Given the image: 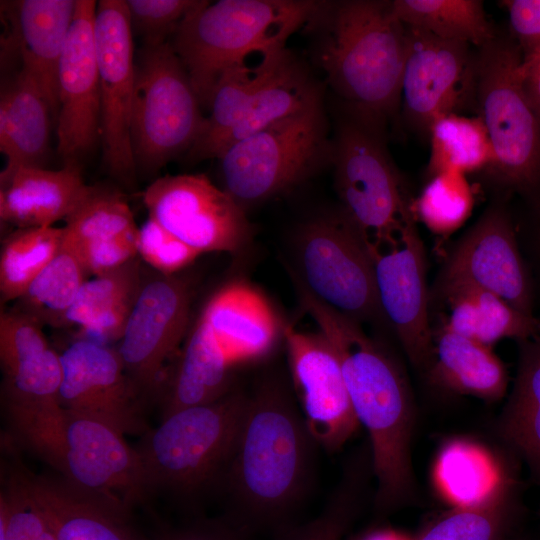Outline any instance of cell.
<instances>
[{"instance_id": "obj_9", "label": "cell", "mask_w": 540, "mask_h": 540, "mask_svg": "<svg viewBox=\"0 0 540 540\" xmlns=\"http://www.w3.org/2000/svg\"><path fill=\"white\" fill-rule=\"evenodd\" d=\"M190 78L170 42L136 60L131 145L137 172L152 175L187 154L205 120Z\"/></svg>"}, {"instance_id": "obj_19", "label": "cell", "mask_w": 540, "mask_h": 540, "mask_svg": "<svg viewBox=\"0 0 540 540\" xmlns=\"http://www.w3.org/2000/svg\"><path fill=\"white\" fill-rule=\"evenodd\" d=\"M59 404L98 419L125 434L146 433L140 389L117 352L107 344L81 338L61 354Z\"/></svg>"}, {"instance_id": "obj_18", "label": "cell", "mask_w": 540, "mask_h": 540, "mask_svg": "<svg viewBox=\"0 0 540 540\" xmlns=\"http://www.w3.org/2000/svg\"><path fill=\"white\" fill-rule=\"evenodd\" d=\"M283 335L293 386L309 432L318 446L337 451L360 425L337 355L319 331L287 326Z\"/></svg>"}, {"instance_id": "obj_29", "label": "cell", "mask_w": 540, "mask_h": 540, "mask_svg": "<svg viewBox=\"0 0 540 540\" xmlns=\"http://www.w3.org/2000/svg\"><path fill=\"white\" fill-rule=\"evenodd\" d=\"M143 286L135 259L108 273L94 276L81 287L65 317L85 339L106 344L120 340Z\"/></svg>"}, {"instance_id": "obj_42", "label": "cell", "mask_w": 540, "mask_h": 540, "mask_svg": "<svg viewBox=\"0 0 540 540\" xmlns=\"http://www.w3.org/2000/svg\"><path fill=\"white\" fill-rule=\"evenodd\" d=\"M4 375V401L58 402L63 369L60 354L52 348L25 358Z\"/></svg>"}, {"instance_id": "obj_6", "label": "cell", "mask_w": 540, "mask_h": 540, "mask_svg": "<svg viewBox=\"0 0 540 540\" xmlns=\"http://www.w3.org/2000/svg\"><path fill=\"white\" fill-rule=\"evenodd\" d=\"M248 394L233 388L209 404L176 411L135 447L147 492L191 497L219 483L231 457Z\"/></svg>"}, {"instance_id": "obj_25", "label": "cell", "mask_w": 540, "mask_h": 540, "mask_svg": "<svg viewBox=\"0 0 540 540\" xmlns=\"http://www.w3.org/2000/svg\"><path fill=\"white\" fill-rule=\"evenodd\" d=\"M289 53L286 47L252 54L220 77L202 131L186 154L191 161L214 158L221 140L240 122Z\"/></svg>"}, {"instance_id": "obj_21", "label": "cell", "mask_w": 540, "mask_h": 540, "mask_svg": "<svg viewBox=\"0 0 540 540\" xmlns=\"http://www.w3.org/2000/svg\"><path fill=\"white\" fill-rule=\"evenodd\" d=\"M11 40L21 60V72L45 97L52 115L58 114L60 60L73 23L75 0H20L6 4Z\"/></svg>"}, {"instance_id": "obj_35", "label": "cell", "mask_w": 540, "mask_h": 540, "mask_svg": "<svg viewBox=\"0 0 540 540\" xmlns=\"http://www.w3.org/2000/svg\"><path fill=\"white\" fill-rule=\"evenodd\" d=\"M65 221L62 244L73 252L136 234L139 230L123 194L101 185L89 186Z\"/></svg>"}, {"instance_id": "obj_46", "label": "cell", "mask_w": 540, "mask_h": 540, "mask_svg": "<svg viewBox=\"0 0 540 540\" xmlns=\"http://www.w3.org/2000/svg\"><path fill=\"white\" fill-rule=\"evenodd\" d=\"M42 324L32 316L13 309L0 315V361L4 372L25 358L49 347Z\"/></svg>"}, {"instance_id": "obj_28", "label": "cell", "mask_w": 540, "mask_h": 540, "mask_svg": "<svg viewBox=\"0 0 540 540\" xmlns=\"http://www.w3.org/2000/svg\"><path fill=\"white\" fill-rule=\"evenodd\" d=\"M447 307L441 324L452 332L492 347L502 339L526 340L540 332V321L501 297L472 286L435 288Z\"/></svg>"}, {"instance_id": "obj_48", "label": "cell", "mask_w": 540, "mask_h": 540, "mask_svg": "<svg viewBox=\"0 0 540 540\" xmlns=\"http://www.w3.org/2000/svg\"><path fill=\"white\" fill-rule=\"evenodd\" d=\"M249 533L228 518L202 519L166 532L156 540H248Z\"/></svg>"}, {"instance_id": "obj_14", "label": "cell", "mask_w": 540, "mask_h": 540, "mask_svg": "<svg viewBox=\"0 0 540 540\" xmlns=\"http://www.w3.org/2000/svg\"><path fill=\"white\" fill-rule=\"evenodd\" d=\"M94 29L103 159L113 177L131 184L137 174L131 145L136 60L126 2H97Z\"/></svg>"}, {"instance_id": "obj_12", "label": "cell", "mask_w": 540, "mask_h": 540, "mask_svg": "<svg viewBox=\"0 0 540 540\" xmlns=\"http://www.w3.org/2000/svg\"><path fill=\"white\" fill-rule=\"evenodd\" d=\"M416 222L411 206L396 239L370 254L382 318L412 365L426 373L433 359V329L426 253Z\"/></svg>"}, {"instance_id": "obj_2", "label": "cell", "mask_w": 540, "mask_h": 540, "mask_svg": "<svg viewBox=\"0 0 540 540\" xmlns=\"http://www.w3.org/2000/svg\"><path fill=\"white\" fill-rule=\"evenodd\" d=\"M318 446L283 384L262 381L248 394L235 445L219 483L230 519L248 532L288 526L303 501Z\"/></svg>"}, {"instance_id": "obj_26", "label": "cell", "mask_w": 540, "mask_h": 540, "mask_svg": "<svg viewBox=\"0 0 540 540\" xmlns=\"http://www.w3.org/2000/svg\"><path fill=\"white\" fill-rule=\"evenodd\" d=\"M433 384L486 401L501 399L508 375L492 347L450 331L433 330V359L426 373Z\"/></svg>"}, {"instance_id": "obj_15", "label": "cell", "mask_w": 540, "mask_h": 540, "mask_svg": "<svg viewBox=\"0 0 540 540\" xmlns=\"http://www.w3.org/2000/svg\"><path fill=\"white\" fill-rule=\"evenodd\" d=\"M407 28V49L401 81L404 120L429 136L441 116L460 113L475 100V57L471 45Z\"/></svg>"}, {"instance_id": "obj_11", "label": "cell", "mask_w": 540, "mask_h": 540, "mask_svg": "<svg viewBox=\"0 0 540 540\" xmlns=\"http://www.w3.org/2000/svg\"><path fill=\"white\" fill-rule=\"evenodd\" d=\"M383 135L346 117L333 139L331 163L340 209L370 253L396 239L413 200L389 157Z\"/></svg>"}, {"instance_id": "obj_33", "label": "cell", "mask_w": 540, "mask_h": 540, "mask_svg": "<svg viewBox=\"0 0 540 540\" xmlns=\"http://www.w3.org/2000/svg\"><path fill=\"white\" fill-rule=\"evenodd\" d=\"M392 9L406 26L436 37L481 48L496 36L478 0H394Z\"/></svg>"}, {"instance_id": "obj_7", "label": "cell", "mask_w": 540, "mask_h": 540, "mask_svg": "<svg viewBox=\"0 0 540 540\" xmlns=\"http://www.w3.org/2000/svg\"><path fill=\"white\" fill-rule=\"evenodd\" d=\"M522 52L496 36L475 57V101L493 162L486 172L503 188L529 192L540 184V119L525 90Z\"/></svg>"}, {"instance_id": "obj_13", "label": "cell", "mask_w": 540, "mask_h": 540, "mask_svg": "<svg viewBox=\"0 0 540 540\" xmlns=\"http://www.w3.org/2000/svg\"><path fill=\"white\" fill-rule=\"evenodd\" d=\"M142 198L148 217L201 254L237 253L249 241L245 210L204 174L157 178Z\"/></svg>"}, {"instance_id": "obj_4", "label": "cell", "mask_w": 540, "mask_h": 540, "mask_svg": "<svg viewBox=\"0 0 540 540\" xmlns=\"http://www.w3.org/2000/svg\"><path fill=\"white\" fill-rule=\"evenodd\" d=\"M4 402L17 441L73 488L126 514L147 494L138 453L119 430L59 402Z\"/></svg>"}, {"instance_id": "obj_31", "label": "cell", "mask_w": 540, "mask_h": 540, "mask_svg": "<svg viewBox=\"0 0 540 540\" xmlns=\"http://www.w3.org/2000/svg\"><path fill=\"white\" fill-rule=\"evenodd\" d=\"M519 345L517 373L499 431L540 484V332Z\"/></svg>"}, {"instance_id": "obj_32", "label": "cell", "mask_w": 540, "mask_h": 540, "mask_svg": "<svg viewBox=\"0 0 540 540\" xmlns=\"http://www.w3.org/2000/svg\"><path fill=\"white\" fill-rule=\"evenodd\" d=\"M322 100L321 88L290 52L240 122L221 140L214 158L233 143L260 132Z\"/></svg>"}, {"instance_id": "obj_30", "label": "cell", "mask_w": 540, "mask_h": 540, "mask_svg": "<svg viewBox=\"0 0 540 540\" xmlns=\"http://www.w3.org/2000/svg\"><path fill=\"white\" fill-rule=\"evenodd\" d=\"M51 109L37 85L23 72L0 98V150L8 168L44 167L49 152Z\"/></svg>"}, {"instance_id": "obj_50", "label": "cell", "mask_w": 540, "mask_h": 540, "mask_svg": "<svg viewBox=\"0 0 540 540\" xmlns=\"http://www.w3.org/2000/svg\"><path fill=\"white\" fill-rule=\"evenodd\" d=\"M360 540H409L403 535L389 529H379L365 535Z\"/></svg>"}, {"instance_id": "obj_43", "label": "cell", "mask_w": 540, "mask_h": 540, "mask_svg": "<svg viewBox=\"0 0 540 540\" xmlns=\"http://www.w3.org/2000/svg\"><path fill=\"white\" fill-rule=\"evenodd\" d=\"M0 527L6 540H57L46 516L13 470L1 490Z\"/></svg>"}, {"instance_id": "obj_24", "label": "cell", "mask_w": 540, "mask_h": 540, "mask_svg": "<svg viewBox=\"0 0 540 540\" xmlns=\"http://www.w3.org/2000/svg\"><path fill=\"white\" fill-rule=\"evenodd\" d=\"M81 168L4 167L0 173L1 221L30 228L54 226L66 219L89 188Z\"/></svg>"}, {"instance_id": "obj_20", "label": "cell", "mask_w": 540, "mask_h": 540, "mask_svg": "<svg viewBox=\"0 0 540 540\" xmlns=\"http://www.w3.org/2000/svg\"><path fill=\"white\" fill-rule=\"evenodd\" d=\"M192 287L179 276L143 284L116 349L140 391L153 387L188 330Z\"/></svg>"}, {"instance_id": "obj_22", "label": "cell", "mask_w": 540, "mask_h": 540, "mask_svg": "<svg viewBox=\"0 0 540 540\" xmlns=\"http://www.w3.org/2000/svg\"><path fill=\"white\" fill-rule=\"evenodd\" d=\"M14 473L46 516L57 540H147L129 524V514L73 488L62 478Z\"/></svg>"}, {"instance_id": "obj_45", "label": "cell", "mask_w": 540, "mask_h": 540, "mask_svg": "<svg viewBox=\"0 0 540 540\" xmlns=\"http://www.w3.org/2000/svg\"><path fill=\"white\" fill-rule=\"evenodd\" d=\"M138 254L165 276L176 275L201 255L150 217L138 231Z\"/></svg>"}, {"instance_id": "obj_5", "label": "cell", "mask_w": 540, "mask_h": 540, "mask_svg": "<svg viewBox=\"0 0 540 540\" xmlns=\"http://www.w3.org/2000/svg\"><path fill=\"white\" fill-rule=\"evenodd\" d=\"M322 5L308 0L200 1L179 25L171 43L202 107L220 77L250 55L286 48Z\"/></svg>"}, {"instance_id": "obj_36", "label": "cell", "mask_w": 540, "mask_h": 540, "mask_svg": "<svg viewBox=\"0 0 540 540\" xmlns=\"http://www.w3.org/2000/svg\"><path fill=\"white\" fill-rule=\"evenodd\" d=\"M435 476L455 507L483 502L508 478L483 449L464 440L451 441L441 449Z\"/></svg>"}, {"instance_id": "obj_37", "label": "cell", "mask_w": 540, "mask_h": 540, "mask_svg": "<svg viewBox=\"0 0 540 540\" xmlns=\"http://www.w3.org/2000/svg\"><path fill=\"white\" fill-rule=\"evenodd\" d=\"M370 468V456L356 454L320 514L304 524L284 527L275 540H341L359 511Z\"/></svg>"}, {"instance_id": "obj_40", "label": "cell", "mask_w": 540, "mask_h": 540, "mask_svg": "<svg viewBox=\"0 0 540 540\" xmlns=\"http://www.w3.org/2000/svg\"><path fill=\"white\" fill-rule=\"evenodd\" d=\"M513 496L514 483L507 478L486 500L472 506L455 507L417 540H501Z\"/></svg>"}, {"instance_id": "obj_41", "label": "cell", "mask_w": 540, "mask_h": 540, "mask_svg": "<svg viewBox=\"0 0 540 540\" xmlns=\"http://www.w3.org/2000/svg\"><path fill=\"white\" fill-rule=\"evenodd\" d=\"M474 194L467 176L457 172H442L429 177L412 209L417 220L432 233L448 236L470 217Z\"/></svg>"}, {"instance_id": "obj_38", "label": "cell", "mask_w": 540, "mask_h": 540, "mask_svg": "<svg viewBox=\"0 0 540 540\" xmlns=\"http://www.w3.org/2000/svg\"><path fill=\"white\" fill-rule=\"evenodd\" d=\"M63 229L55 226L18 228L2 243L0 294L7 302L19 299L60 251Z\"/></svg>"}, {"instance_id": "obj_16", "label": "cell", "mask_w": 540, "mask_h": 540, "mask_svg": "<svg viewBox=\"0 0 540 540\" xmlns=\"http://www.w3.org/2000/svg\"><path fill=\"white\" fill-rule=\"evenodd\" d=\"M466 285L489 291L533 315L531 280L507 211L488 208L449 252L435 288Z\"/></svg>"}, {"instance_id": "obj_8", "label": "cell", "mask_w": 540, "mask_h": 540, "mask_svg": "<svg viewBox=\"0 0 540 540\" xmlns=\"http://www.w3.org/2000/svg\"><path fill=\"white\" fill-rule=\"evenodd\" d=\"M332 153L321 100L233 143L217 160L223 189L245 210L301 184L331 163Z\"/></svg>"}, {"instance_id": "obj_49", "label": "cell", "mask_w": 540, "mask_h": 540, "mask_svg": "<svg viewBox=\"0 0 540 540\" xmlns=\"http://www.w3.org/2000/svg\"><path fill=\"white\" fill-rule=\"evenodd\" d=\"M521 74L525 90L540 119V51L522 60Z\"/></svg>"}, {"instance_id": "obj_3", "label": "cell", "mask_w": 540, "mask_h": 540, "mask_svg": "<svg viewBox=\"0 0 540 540\" xmlns=\"http://www.w3.org/2000/svg\"><path fill=\"white\" fill-rule=\"evenodd\" d=\"M306 28L319 33L317 62L347 118L384 134L401 103L407 49L391 1L322 2Z\"/></svg>"}, {"instance_id": "obj_44", "label": "cell", "mask_w": 540, "mask_h": 540, "mask_svg": "<svg viewBox=\"0 0 540 540\" xmlns=\"http://www.w3.org/2000/svg\"><path fill=\"white\" fill-rule=\"evenodd\" d=\"M132 30L143 39L145 47L164 44L175 34L186 15L199 0H126Z\"/></svg>"}, {"instance_id": "obj_47", "label": "cell", "mask_w": 540, "mask_h": 540, "mask_svg": "<svg viewBox=\"0 0 540 540\" xmlns=\"http://www.w3.org/2000/svg\"><path fill=\"white\" fill-rule=\"evenodd\" d=\"M512 39L526 59L540 51V0H504Z\"/></svg>"}, {"instance_id": "obj_39", "label": "cell", "mask_w": 540, "mask_h": 540, "mask_svg": "<svg viewBox=\"0 0 540 540\" xmlns=\"http://www.w3.org/2000/svg\"><path fill=\"white\" fill-rule=\"evenodd\" d=\"M88 274L78 257L62 244L60 251L17 299V308L42 325L65 324Z\"/></svg>"}, {"instance_id": "obj_10", "label": "cell", "mask_w": 540, "mask_h": 540, "mask_svg": "<svg viewBox=\"0 0 540 540\" xmlns=\"http://www.w3.org/2000/svg\"><path fill=\"white\" fill-rule=\"evenodd\" d=\"M294 282L358 323L382 318L369 248L341 209L310 218L296 232Z\"/></svg>"}, {"instance_id": "obj_17", "label": "cell", "mask_w": 540, "mask_h": 540, "mask_svg": "<svg viewBox=\"0 0 540 540\" xmlns=\"http://www.w3.org/2000/svg\"><path fill=\"white\" fill-rule=\"evenodd\" d=\"M97 2L76 0L58 73L57 151L63 166L82 167L101 139L100 85L95 45Z\"/></svg>"}, {"instance_id": "obj_27", "label": "cell", "mask_w": 540, "mask_h": 540, "mask_svg": "<svg viewBox=\"0 0 540 540\" xmlns=\"http://www.w3.org/2000/svg\"><path fill=\"white\" fill-rule=\"evenodd\" d=\"M232 368L211 330L199 317L186 338L170 376L163 400L162 418L224 397L233 389Z\"/></svg>"}, {"instance_id": "obj_1", "label": "cell", "mask_w": 540, "mask_h": 540, "mask_svg": "<svg viewBox=\"0 0 540 540\" xmlns=\"http://www.w3.org/2000/svg\"><path fill=\"white\" fill-rule=\"evenodd\" d=\"M295 287L302 308L335 351L355 416L368 432L375 506L379 511L395 508L413 495L414 488V406L407 377L360 323L321 304L299 284Z\"/></svg>"}, {"instance_id": "obj_23", "label": "cell", "mask_w": 540, "mask_h": 540, "mask_svg": "<svg viewBox=\"0 0 540 540\" xmlns=\"http://www.w3.org/2000/svg\"><path fill=\"white\" fill-rule=\"evenodd\" d=\"M199 317L233 367L266 356L280 334L278 318L268 300L243 281L230 282L217 290Z\"/></svg>"}, {"instance_id": "obj_34", "label": "cell", "mask_w": 540, "mask_h": 540, "mask_svg": "<svg viewBox=\"0 0 540 540\" xmlns=\"http://www.w3.org/2000/svg\"><path fill=\"white\" fill-rule=\"evenodd\" d=\"M427 175L487 171L493 162L492 145L480 116L450 113L439 117L429 131Z\"/></svg>"}]
</instances>
